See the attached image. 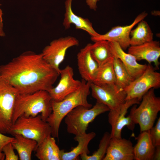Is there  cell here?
I'll use <instances>...</instances> for the list:
<instances>
[{"label": "cell", "mask_w": 160, "mask_h": 160, "mask_svg": "<svg viewBox=\"0 0 160 160\" xmlns=\"http://www.w3.org/2000/svg\"><path fill=\"white\" fill-rule=\"evenodd\" d=\"M60 73L43 58L41 53L25 51L0 65V76L19 94H31L53 87Z\"/></svg>", "instance_id": "1"}, {"label": "cell", "mask_w": 160, "mask_h": 160, "mask_svg": "<svg viewBox=\"0 0 160 160\" xmlns=\"http://www.w3.org/2000/svg\"><path fill=\"white\" fill-rule=\"evenodd\" d=\"M80 87L59 101H52V111L46 121L49 125L51 136L58 138L61 123L65 116L76 107L83 105L89 108L92 107L87 100L90 93L91 82L82 79Z\"/></svg>", "instance_id": "2"}, {"label": "cell", "mask_w": 160, "mask_h": 160, "mask_svg": "<svg viewBox=\"0 0 160 160\" xmlns=\"http://www.w3.org/2000/svg\"><path fill=\"white\" fill-rule=\"evenodd\" d=\"M52 98L48 91L41 90L32 93L19 94L15 102L12 121L19 117L35 116L40 113L46 121L52 112Z\"/></svg>", "instance_id": "3"}, {"label": "cell", "mask_w": 160, "mask_h": 160, "mask_svg": "<svg viewBox=\"0 0 160 160\" xmlns=\"http://www.w3.org/2000/svg\"><path fill=\"white\" fill-rule=\"evenodd\" d=\"M110 110L107 106L97 102L90 108L83 105L76 107L64 118L67 132L75 136L85 134L90 123L98 116Z\"/></svg>", "instance_id": "4"}, {"label": "cell", "mask_w": 160, "mask_h": 160, "mask_svg": "<svg viewBox=\"0 0 160 160\" xmlns=\"http://www.w3.org/2000/svg\"><path fill=\"white\" fill-rule=\"evenodd\" d=\"M154 89H150L143 97L139 106L137 108L134 105L130 111L129 115L135 124L139 125L140 132L153 126L160 111V98L156 95Z\"/></svg>", "instance_id": "5"}, {"label": "cell", "mask_w": 160, "mask_h": 160, "mask_svg": "<svg viewBox=\"0 0 160 160\" xmlns=\"http://www.w3.org/2000/svg\"><path fill=\"white\" fill-rule=\"evenodd\" d=\"M8 134H15L36 141L37 145L45 138L51 135L50 127L41 115L33 117L20 116L12 126Z\"/></svg>", "instance_id": "6"}, {"label": "cell", "mask_w": 160, "mask_h": 160, "mask_svg": "<svg viewBox=\"0 0 160 160\" xmlns=\"http://www.w3.org/2000/svg\"><path fill=\"white\" fill-rule=\"evenodd\" d=\"M151 64L147 65L144 72L132 81L124 90L126 100L137 99L140 101L143 96L152 88L160 87V73L155 71Z\"/></svg>", "instance_id": "7"}, {"label": "cell", "mask_w": 160, "mask_h": 160, "mask_svg": "<svg viewBox=\"0 0 160 160\" xmlns=\"http://www.w3.org/2000/svg\"><path fill=\"white\" fill-rule=\"evenodd\" d=\"M90 89L92 96L97 102L106 105L110 110L119 109L126 101L124 89L115 84H96L91 82Z\"/></svg>", "instance_id": "8"}, {"label": "cell", "mask_w": 160, "mask_h": 160, "mask_svg": "<svg viewBox=\"0 0 160 160\" xmlns=\"http://www.w3.org/2000/svg\"><path fill=\"white\" fill-rule=\"evenodd\" d=\"M18 91L0 76V132L8 134L13 124L12 117Z\"/></svg>", "instance_id": "9"}, {"label": "cell", "mask_w": 160, "mask_h": 160, "mask_svg": "<svg viewBox=\"0 0 160 160\" xmlns=\"http://www.w3.org/2000/svg\"><path fill=\"white\" fill-rule=\"evenodd\" d=\"M79 41L75 37L68 36L55 39L45 46L41 52L43 58L59 73L60 65L64 60L67 50L77 46Z\"/></svg>", "instance_id": "10"}, {"label": "cell", "mask_w": 160, "mask_h": 160, "mask_svg": "<svg viewBox=\"0 0 160 160\" xmlns=\"http://www.w3.org/2000/svg\"><path fill=\"white\" fill-rule=\"evenodd\" d=\"M140 102L137 99L127 100L119 109L109 111L108 121L111 127L110 133L111 138H121L122 130L125 126L133 131L135 124L129 115L127 116H126V115L131 106L139 104Z\"/></svg>", "instance_id": "11"}, {"label": "cell", "mask_w": 160, "mask_h": 160, "mask_svg": "<svg viewBox=\"0 0 160 160\" xmlns=\"http://www.w3.org/2000/svg\"><path fill=\"white\" fill-rule=\"evenodd\" d=\"M148 15V13L145 11L143 12L136 17L130 24L113 27L110 30L104 34H100L96 36L91 37V39L94 42L100 40L115 42L118 43L121 47L125 50L130 46L131 31L140 21L144 20Z\"/></svg>", "instance_id": "12"}, {"label": "cell", "mask_w": 160, "mask_h": 160, "mask_svg": "<svg viewBox=\"0 0 160 160\" xmlns=\"http://www.w3.org/2000/svg\"><path fill=\"white\" fill-rule=\"evenodd\" d=\"M60 78L57 85L49 91L52 100L59 101L66 96L77 90L80 87L81 81L74 79L73 68L69 65L60 72Z\"/></svg>", "instance_id": "13"}, {"label": "cell", "mask_w": 160, "mask_h": 160, "mask_svg": "<svg viewBox=\"0 0 160 160\" xmlns=\"http://www.w3.org/2000/svg\"><path fill=\"white\" fill-rule=\"evenodd\" d=\"M128 53L133 55L137 61L145 60L151 64L153 63L156 70L159 69L160 63V43L159 41H151L137 45L130 46Z\"/></svg>", "instance_id": "14"}, {"label": "cell", "mask_w": 160, "mask_h": 160, "mask_svg": "<svg viewBox=\"0 0 160 160\" xmlns=\"http://www.w3.org/2000/svg\"><path fill=\"white\" fill-rule=\"evenodd\" d=\"M109 42L113 57L119 59L133 80L139 77L146 69L147 65L139 63L132 55L125 52L118 43Z\"/></svg>", "instance_id": "15"}, {"label": "cell", "mask_w": 160, "mask_h": 160, "mask_svg": "<svg viewBox=\"0 0 160 160\" xmlns=\"http://www.w3.org/2000/svg\"><path fill=\"white\" fill-rule=\"evenodd\" d=\"M134 146L125 138H111L103 160H133Z\"/></svg>", "instance_id": "16"}, {"label": "cell", "mask_w": 160, "mask_h": 160, "mask_svg": "<svg viewBox=\"0 0 160 160\" xmlns=\"http://www.w3.org/2000/svg\"><path fill=\"white\" fill-rule=\"evenodd\" d=\"M91 44H87L81 49L77 55L78 70L82 79L92 82L99 67L90 52Z\"/></svg>", "instance_id": "17"}, {"label": "cell", "mask_w": 160, "mask_h": 160, "mask_svg": "<svg viewBox=\"0 0 160 160\" xmlns=\"http://www.w3.org/2000/svg\"><path fill=\"white\" fill-rule=\"evenodd\" d=\"M72 0H66L65 2V12L63 25L65 29H69L72 24L77 29L87 32L91 37L98 36L97 33L93 28L92 23L87 18H84L75 14L72 9Z\"/></svg>", "instance_id": "18"}, {"label": "cell", "mask_w": 160, "mask_h": 160, "mask_svg": "<svg viewBox=\"0 0 160 160\" xmlns=\"http://www.w3.org/2000/svg\"><path fill=\"white\" fill-rule=\"evenodd\" d=\"M155 147L151 139L149 130L140 132L137 143L134 147V159L153 160Z\"/></svg>", "instance_id": "19"}, {"label": "cell", "mask_w": 160, "mask_h": 160, "mask_svg": "<svg viewBox=\"0 0 160 160\" xmlns=\"http://www.w3.org/2000/svg\"><path fill=\"white\" fill-rule=\"evenodd\" d=\"M96 133L91 132L79 136H75L74 140L78 143L77 145L70 151L65 152L64 150H60V160H75L81 155L89 154L90 151L88 146L90 141L95 136Z\"/></svg>", "instance_id": "20"}, {"label": "cell", "mask_w": 160, "mask_h": 160, "mask_svg": "<svg viewBox=\"0 0 160 160\" xmlns=\"http://www.w3.org/2000/svg\"><path fill=\"white\" fill-rule=\"evenodd\" d=\"M35 151V156L40 160H60V150L51 135L38 145Z\"/></svg>", "instance_id": "21"}, {"label": "cell", "mask_w": 160, "mask_h": 160, "mask_svg": "<svg viewBox=\"0 0 160 160\" xmlns=\"http://www.w3.org/2000/svg\"><path fill=\"white\" fill-rule=\"evenodd\" d=\"M14 136L15 139L11 143L14 149L17 151L20 160H31L32 153L35 150L37 145V142L20 134H15Z\"/></svg>", "instance_id": "22"}, {"label": "cell", "mask_w": 160, "mask_h": 160, "mask_svg": "<svg viewBox=\"0 0 160 160\" xmlns=\"http://www.w3.org/2000/svg\"><path fill=\"white\" fill-rule=\"evenodd\" d=\"M137 24L131 31L130 46L139 45L153 40V33L147 22L143 20Z\"/></svg>", "instance_id": "23"}, {"label": "cell", "mask_w": 160, "mask_h": 160, "mask_svg": "<svg viewBox=\"0 0 160 160\" xmlns=\"http://www.w3.org/2000/svg\"><path fill=\"white\" fill-rule=\"evenodd\" d=\"M90 52L93 59L100 66L113 58L111 51L109 42L100 40L91 44Z\"/></svg>", "instance_id": "24"}, {"label": "cell", "mask_w": 160, "mask_h": 160, "mask_svg": "<svg viewBox=\"0 0 160 160\" xmlns=\"http://www.w3.org/2000/svg\"><path fill=\"white\" fill-rule=\"evenodd\" d=\"M113 59L99 66L92 82L96 84H115Z\"/></svg>", "instance_id": "25"}, {"label": "cell", "mask_w": 160, "mask_h": 160, "mask_svg": "<svg viewBox=\"0 0 160 160\" xmlns=\"http://www.w3.org/2000/svg\"><path fill=\"white\" fill-rule=\"evenodd\" d=\"M113 62L115 79V84L124 89L133 80L119 59L114 57Z\"/></svg>", "instance_id": "26"}, {"label": "cell", "mask_w": 160, "mask_h": 160, "mask_svg": "<svg viewBox=\"0 0 160 160\" xmlns=\"http://www.w3.org/2000/svg\"><path fill=\"white\" fill-rule=\"evenodd\" d=\"M111 138L110 133L106 132L104 134L101 139L97 150L91 156L87 153L80 155L82 160H102L104 158Z\"/></svg>", "instance_id": "27"}, {"label": "cell", "mask_w": 160, "mask_h": 160, "mask_svg": "<svg viewBox=\"0 0 160 160\" xmlns=\"http://www.w3.org/2000/svg\"><path fill=\"white\" fill-rule=\"evenodd\" d=\"M150 136L155 147L160 145V117L154 126L149 130Z\"/></svg>", "instance_id": "28"}, {"label": "cell", "mask_w": 160, "mask_h": 160, "mask_svg": "<svg viewBox=\"0 0 160 160\" xmlns=\"http://www.w3.org/2000/svg\"><path fill=\"white\" fill-rule=\"evenodd\" d=\"M14 148L11 142L9 143L3 148L2 152H4L5 160H18V156L16 155L14 151Z\"/></svg>", "instance_id": "29"}, {"label": "cell", "mask_w": 160, "mask_h": 160, "mask_svg": "<svg viewBox=\"0 0 160 160\" xmlns=\"http://www.w3.org/2000/svg\"><path fill=\"white\" fill-rule=\"evenodd\" d=\"M15 137L6 136L0 132V153L2 152L3 148L7 144L12 142Z\"/></svg>", "instance_id": "30"}, {"label": "cell", "mask_w": 160, "mask_h": 160, "mask_svg": "<svg viewBox=\"0 0 160 160\" xmlns=\"http://www.w3.org/2000/svg\"><path fill=\"white\" fill-rule=\"evenodd\" d=\"M100 0H86V3L89 8L94 11H96L97 8V3Z\"/></svg>", "instance_id": "31"}, {"label": "cell", "mask_w": 160, "mask_h": 160, "mask_svg": "<svg viewBox=\"0 0 160 160\" xmlns=\"http://www.w3.org/2000/svg\"><path fill=\"white\" fill-rule=\"evenodd\" d=\"M1 4H0V37H3L5 36V33L3 30V23L2 16L3 13L0 8Z\"/></svg>", "instance_id": "32"}, {"label": "cell", "mask_w": 160, "mask_h": 160, "mask_svg": "<svg viewBox=\"0 0 160 160\" xmlns=\"http://www.w3.org/2000/svg\"><path fill=\"white\" fill-rule=\"evenodd\" d=\"M153 160H160V145H158L155 147Z\"/></svg>", "instance_id": "33"}, {"label": "cell", "mask_w": 160, "mask_h": 160, "mask_svg": "<svg viewBox=\"0 0 160 160\" xmlns=\"http://www.w3.org/2000/svg\"><path fill=\"white\" fill-rule=\"evenodd\" d=\"M152 15L154 16L160 15V11H153L151 12Z\"/></svg>", "instance_id": "34"}, {"label": "cell", "mask_w": 160, "mask_h": 160, "mask_svg": "<svg viewBox=\"0 0 160 160\" xmlns=\"http://www.w3.org/2000/svg\"><path fill=\"white\" fill-rule=\"evenodd\" d=\"M5 158L4 154L2 152L0 153V160H4Z\"/></svg>", "instance_id": "35"}]
</instances>
